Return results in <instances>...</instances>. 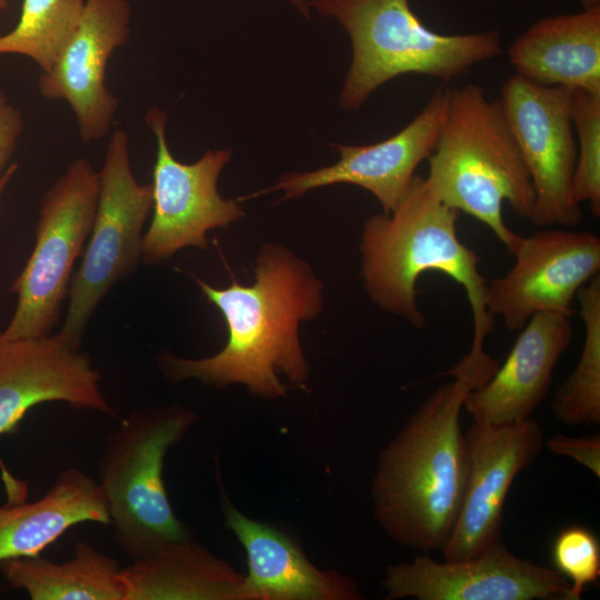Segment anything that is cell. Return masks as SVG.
Segmentation results:
<instances>
[{
    "label": "cell",
    "instance_id": "83f0119b",
    "mask_svg": "<svg viewBox=\"0 0 600 600\" xmlns=\"http://www.w3.org/2000/svg\"><path fill=\"white\" fill-rule=\"evenodd\" d=\"M23 129L22 112L10 103L3 91H0V180L10 166Z\"/></svg>",
    "mask_w": 600,
    "mask_h": 600
},
{
    "label": "cell",
    "instance_id": "44dd1931",
    "mask_svg": "<svg viewBox=\"0 0 600 600\" xmlns=\"http://www.w3.org/2000/svg\"><path fill=\"white\" fill-rule=\"evenodd\" d=\"M123 600L239 599L231 570L190 539L169 543L120 569Z\"/></svg>",
    "mask_w": 600,
    "mask_h": 600
},
{
    "label": "cell",
    "instance_id": "4dcf8cb0",
    "mask_svg": "<svg viewBox=\"0 0 600 600\" xmlns=\"http://www.w3.org/2000/svg\"><path fill=\"white\" fill-rule=\"evenodd\" d=\"M583 9L600 6V0H580Z\"/></svg>",
    "mask_w": 600,
    "mask_h": 600
},
{
    "label": "cell",
    "instance_id": "ffe728a7",
    "mask_svg": "<svg viewBox=\"0 0 600 600\" xmlns=\"http://www.w3.org/2000/svg\"><path fill=\"white\" fill-rule=\"evenodd\" d=\"M227 522L248 556V577L239 586V599L312 600L357 598L343 579L318 571L302 552L276 529L228 508Z\"/></svg>",
    "mask_w": 600,
    "mask_h": 600
},
{
    "label": "cell",
    "instance_id": "52a82bcc",
    "mask_svg": "<svg viewBox=\"0 0 600 600\" xmlns=\"http://www.w3.org/2000/svg\"><path fill=\"white\" fill-rule=\"evenodd\" d=\"M99 193V171L86 158L74 159L43 193L36 242L12 282L14 312L2 331L9 338L52 333L68 297L77 259L91 232Z\"/></svg>",
    "mask_w": 600,
    "mask_h": 600
},
{
    "label": "cell",
    "instance_id": "9a60e30c",
    "mask_svg": "<svg viewBox=\"0 0 600 600\" xmlns=\"http://www.w3.org/2000/svg\"><path fill=\"white\" fill-rule=\"evenodd\" d=\"M131 18L128 0H86L78 28L59 59L40 73V94L70 106L83 143L111 132L120 102L106 86V69L113 52L128 42Z\"/></svg>",
    "mask_w": 600,
    "mask_h": 600
},
{
    "label": "cell",
    "instance_id": "d6986e66",
    "mask_svg": "<svg viewBox=\"0 0 600 600\" xmlns=\"http://www.w3.org/2000/svg\"><path fill=\"white\" fill-rule=\"evenodd\" d=\"M84 522L111 524L107 501L97 480L69 468L40 499L0 506V562L40 556L69 528Z\"/></svg>",
    "mask_w": 600,
    "mask_h": 600
},
{
    "label": "cell",
    "instance_id": "e0dca14e",
    "mask_svg": "<svg viewBox=\"0 0 600 600\" xmlns=\"http://www.w3.org/2000/svg\"><path fill=\"white\" fill-rule=\"evenodd\" d=\"M570 318L562 312L540 311L528 320L503 364L467 396L463 408L473 421L502 424L531 417L571 343Z\"/></svg>",
    "mask_w": 600,
    "mask_h": 600
},
{
    "label": "cell",
    "instance_id": "d4e9b609",
    "mask_svg": "<svg viewBox=\"0 0 600 600\" xmlns=\"http://www.w3.org/2000/svg\"><path fill=\"white\" fill-rule=\"evenodd\" d=\"M571 118L578 133L577 162L571 199L580 206L588 201L600 214V93L571 90Z\"/></svg>",
    "mask_w": 600,
    "mask_h": 600
},
{
    "label": "cell",
    "instance_id": "4fadbf2b",
    "mask_svg": "<svg viewBox=\"0 0 600 600\" xmlns=\"http://www.w3.org/2000/svg\"><path fill=\"white\" fill-rule=\"evenodd\" d=\"M387 598L418 600H571L553 568L512 554L501 541L481 553L439 562L428 553L388 568Z\"/></svg>",
    "mask_w": 600,
    "mask_h": 600
},
{
    "label": "cell",
    "instance_id": "1f68e13d",
    "mask_svg": "<svg viewBox=\"0 0 600 600\" xmlns=\"http://www.w3.org/2000/svg\"><path fill=\"white\" fill-rule=\"evenodd\" d=\"M9 0H0V14L8 9Z\"/></svg>",
    "mask_w": 600,
    "mask_h": 600
},
{
    "label": "cell",
    "instance_id": "ac0fdd59",
    "mask_svg": "<svg viewBox=\"0 0 600 600\" xmlns=\"http://www.w3.org/2000/svg\"><path fill=\"white\" fill-rule=\"evenodd\" d=\"M509 58L516 73L536 83L600 93V6L536 22Z\"/></svg>",
    "mask_w": 600,
    "mask_h": 600
},
{
    "label": "cell",
    "instance_id": "f546056e",
    "mask_svg": "<svg viewBox=\"0 0 600 600\" xmlns=\"http://www.w3.org/2000/svg\"><path fill=\"white\" fill-rule=\"evenodd\" d=\"M293 6H296L302 14H304L307 18L310 17L309 13V3H307L304 0H289Z\"/></svg>",
    "mask_w": 600,
    "mask_h": 600
},
{
    "label": "cell",
    "instance_id": "8992f818",
    "mask_svg": "<svg viewBox=\"0 0 600 600\" xmlns=\"http://www.w3.org/2000/svg\"><path fill=\"white\" fill-rule=\"evenodd\" d=\"M196 416L181 407L141 408L120 419L98 462L113 540L131 561L189 539L176 517L162 478L164 457Z\"/></svg>",
    "mask_w": 600,
    "mask_h": 600
},
{
    "label": "cell",
    "instance_id": "9c48e42d",
    "mask_svg": "<svg viewBox=\"0 0 600 600\" xmlns=\"http://www.w3.org/2000/svg\"><path fill=\"white\" fill-rule=\"evenodd\" d=\"M168 113L150 108L144 121L157 143L152 170V218L142 238L146 263L170 259L187 247L206 249L209 230L227 227L244 216L234 200L220 197L217 182L231 157L229 150H207L193 163L178 161L166 134Z\"/></svg>",
    "mask_w": 600,
    "mask_h": 600
},
{
    "label": "cell",
    "instance_id": "f1b7e54d",
    "mask_svg": "<svg viewBox=\"0 0 600 600\" xmlns=\"http://www.w3.org/2000/svg\"><path fill=\"white\" fill-rule=\"evenodd\" d=\"M17 170H18V163L17 162L10 163V166L8 167L6 173L3 174L2 179L0 180V203H1V199H2V197L4 194V191H6L9 182L11 181L13 176L16 174Z\"/></svg>",
    "mask_w": 600,
    "mask_h": 600
},
{
    "label": "cell",
    "instance_id": "6da1fadb",
    "mask_svg": "<svg viewBox=\"0 0 600 600\" xmlns=\"http://www.w3.org/2000/svg\"><path fill=\"white\" fill-rule=\"evenodd\" d=\"M498 362L471 348L446 374L383 452L373 483L377 514L401 544L440 551L463 500L468 449L460 412L470 391L489 380Z\"/></svg>",
    "mask_w": 600,
    "mask_h": 600
},
{
    "label": "cell",
    "instance_id": "5b68a950",
    "mask_svg": "<svg viewBox=\"0 0 600 600\" xmlns=\"http://www.w3.org/2000/svg\"><path fill=\"white\" fill-rule=\"evenodd\" d=\"M309 7L336 18L350 36L352 60L340 93L347 110L361 107L398 76L418 73L446 82L501 52L499 31L436 32L420 21L409 0H311Z\"/></svg>",
    "mask_w": 600,
    "mask_h": 600
},
{
    "label": "cell",
    "instance_id": "3957f363",
    "mask_svg": "<svg viewBox=\"0 0 600 600\" xmlns=\"http://www.w3.org/2000/svg\"><path fill=\"white\" fill-rule=\"evenodd\" d=\"M458 218L459 211L443 203L427 179L416 174L390 213L364 221L361 277L380 309L422 328L426 318L417 302L418 279L427 271L447 274L467 293L473 320L471 346L483 347L493 328L486 308L487 280L479 270V256L458 238Z\"/></svg>",
    "mask_w": 600,
    "mask_h": 600
},
{
    "label": "cell",
    "instance_id": "7402d4cb",
    "mask_svg": "<svg viewBox=\"0 0 600 600\" xmlns=\"http://www.w3.org/2000/svg\"><path fill=\"white\" fill-rule=\"evenodd\" d=\"M120 569L116 558L82 540L63 562L41 556L0 562L9 586L23 590L32 600H123Z\"/></svg>",
    "mask_w": 600,
    "mask_h": 600
},
{
    "label": "cell",
    "instance_id": "7a4b0ae2",
    "mask_svg": "<svg viewBox=\"0 0 600 600\" xmlns=\"http://www.w3.org/2000/svg\"><path fill=\"white\" fill-rule=\"evenodd\" d=\"M207 300L222 313L228 342L217 354L202 359L162 356V371L172 381L193 378L220 386L243 383L257 394L284 396L277 372L303 386L308 366L298 327L321 310L322 284L307 263L279 246H266L257 259L256 281H237L217 289L196 278Z\"/></svg>",
    "mask_w": 600,
    "mask_h": 600
},
{
    "label": "cell",
    "instance_id": "484cf974",
    "mask_svg": "<svg viewBox=\"0 0 600 600\" xmlns=\"http://www.w3.org/2000/svg\"><path fill=\"white\" fill-rule=\"evenodd\" d=\"M550 556L553 569L570 583L571 600H579L600 578V543L597 536L579 524L567 526L554 537Z\"/></svg>",
    "mask_w": 600,
    "mask_h": 600
},
{
    "label": "cell",
    "instance_id": "8fae6325",
    "mask_svg": "<svg viewBox=\"0 0 600 600\" xmlns=\"http://www.w3.org/2000/svg\"><path fill=\"white\" fill-rule=\"evenodd\" d=\"M509 271L487 281L486 308L521 330L540 311L572 314L578 290L599 274L600 238L587 231L539 230L522 237Z\"/></svg>",
    "mask_w": 600,
    "mask_h": 600
},
{
    "label": "cell",
    "instance_id": "5bb4252c",
    "mask_svg": "<svg viewBox=\"0 0 600 600\" xmlns=\"http://www.w3.org/2000/svg\"><path fill=\"white\" fill-rule=\"evenodd\" d=\"M100 379L89 356L59 332L9 338L0 331V437L14 433L27 412L44 402L116 418Z\"/></svg>",
    "mask_w": 600,
    "mask_h": 600
},
{
    "label": "cell",
    "instance_id": "ba28073f",
    "mask_svg": "<svg viewBox=\"0 0 600 600\" xmlns=\"http://www.w3.org/2000/svg\"><path fill=\"white\" fill-rule=\"evenodd\" d=\"M152 209V187L133 174L130 138L110 133L99 171L93 224L82 260L71 280L68 309L59 333L81 346L87 324L110 289L127 277L142 256V231Z\"/></svg>",
    "mask_w": 600,
    "mask_h": 600
},
{
    "label": "cell",
    "instance_id": "603a6c76",
    "mask_svg": "<svg viewBox=\"0 0 600 600\" xmlns=\"http://www.w3.org/2000/svg\"><path fill=\"white\" fill-rule=\"evenodd\" d=\"M584 323V340L574 370L557 387L551 407L558 421L570 426L600 422V277L576 296Z\"/></svg>",
    "mask_w": 600,
    "mask_h": 600
},
{
    "label": "cell",
    "instance_id": "30bf717a",
    "mask_svg": "<svg viewBox=\"0 0 600 600\" xmlns=\"http://www.w3.org/2000/svg\"><path fill=\"white\" fill-rule=\"evenodd\" d=\"M500 103L534 190L529 221L537 227L576 226L582 213L571 199L577 162L571 90L516 73L504 82Z\"/></svg>",
    "mask_w": 600,
    "mask_h": 600
},
{
    "label": "cell",
    "instance_id": "7c38bea8",
    "mask_svg": "<svg viewBox=\"0 0 600 600\" xmlns=\"http://www.w3.org/2000/svg\"><path fill=\"white\" fill-rule=\"evenodd\" d=\"M464 436L468 477L460 512L441 550L446 560L474 557L501 541L510 486L536 460L544 442L540 424L531 418L502 424L474 421Z\"/></svg>",
    "mask_w": 600,
    "mask_h": 600
},
{
    "label": "cell",
    "instance_id": "2e32d148",
    "mask_svg": "<svg viewBox=\"0 0 600 600\" xmlns=\"http://www.w3.org/2000/svg\"><path fill=\"white\" fill-rule=\"evenodd\" d=\"M448 89H438L421 112L402 130L368 146L334 147L340 159L332 166L283 174L260 193L283 190L281 200L293 199L324 186L349 183L371 192L390 213L408 191L418 166L436 149L444 121Z\"/></svg>",
    "mask_w": 600,
    "mask_h": 600
},
{
    "label": "cell",
    "instance_id": "4316f807",
    "mask_svg": "<svg viewBox=\"0 0 600 600\" xmlns=\"http://www.w3.org/2000/svg\"><path fill=\"white\" fill-rule=\"evenodd\" d=\"M547 448L554 454L570 457L600 478V436L568 437L554 434L546 440Z\"/></svg>",
    "mask_w": 600,
    "mask_h": 600
},
{
    "label": "cell",
    "instance_id": "277c9868",
    "mask_svg": "<svg viewBox=\"0 0 600 600\" xmlns=\"http://www.w3.org/2000/svg\"><path fill=\"white\" fill-rule=\"evenodd\" d=\"M428 160L426 179L440 200L483 222L513 253L522 237L504 223L502 203L529 220L534 190L500 100L489 101L476 83L448 89L444 121Z\"/></svg>",
    "mask_w": 600,
    "mask_h": 600
},
{
    "label": "cell",
    "instance_id": "cb8c5ba5",
    "mask_svg": "<svg viewBox=\"0 0 600 600\" xmlns=\"http://www.w3.org/2000/svg\"><path fill=\"white\" fill-rule=\"evenodd\" d=\"M86 0H23L16 27L0 36V56L31 59L41 72L59 59L81 20Z\"/></svg>",
    "mask_w": 600,
    "mask_h": 600
}]
</instances>
